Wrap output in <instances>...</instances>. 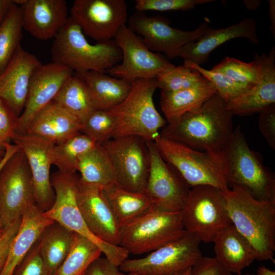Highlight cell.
<instances>
[{
    "instance_id": "60d3db41",
    "label": "cell",
    "mask_w": 275,
    "mask_h": 275,
    "mask_svg": "<svg viewBox=\"0 0 275 275\" xmlns=\"http://www.w3.org/2000/svg\"><path fill=\"white\" fill-rule=\"evenodd\" d=\"M38 241L17 266L13 275H50L41 256Z\"/></svg>"
},
{
    "instance_id": "e575fe53",
    "label": "cell",
    "mask_w": 275,
    "mask_h": 275,
    "mask_svg": "<svg viewBox=\"0 0 275 275\" xmlns=\"http://www.w3.org/2000/svg\"><path fill=\"white\" fill-rule=\"evenodd\" d=\"M22 28L21 10L15 3L0 26V74L20 45Z\"/></svg>"
},
{
    "instance_id": "f35d334b",
    "label": "cell",
    "mask_w": 275,
    "mask_h": 275,
    "mask_svg": "<svg viewBox=\"0 0 275 275\" xmlns=\"http://www.w3.org/2000/svg\"><path fill=\"white\" fill-rule=\"evenodd\" d=\"M183 64L196 69L204 77L208 80L216 89L217 93L226 102L237 97L251 88L235 82L222 73L204 69L189 60H184Z\"/></svg>"
},
{
    "instance_id": "db71d44e",
    "label": "cell",
    "mask_w": 275,
    "mask_h": 275,
    "mask_svg": "<svg viewBox=\"0 0 275 275\" xmlns=\"http://www.w3.org/2000/svg\"><path fill=\"white\" fill-rule=\"evenodd\" d=\"M242 275V274H241ZM243 275H255L254 274H252V273H246V274H243Z\"/></svg>"
},
{
    "instance_id": "30bf717a",
    "label": "cell",
    "mask_w": 275,
    "mask_h": 275,
    "mask_svg": "<svg viewBox=\"0 0 275 275\" xmlns=\"http://www.w3.org/2000/svg\"><path fill=\"white\" fill-rule=\"evenodd\" d=\"M100 145L111 162L117 183L130 191L144 193L150 167L147 141L129 135L111 139Z\"/></svg>"
},
{
    "instance_id": "8992f818",
    "label": "cell",
    "mask_w": 275,
    "mask_h": 275,
    "mask_svg": "<svg viewBox=\"0 0 275 275\" xmlns=\"http://www.w3.org/2000/svg\"><path fill=\"white\" fill-rule=\"evenodd\" d=\"M153 142L163 160L178 172L190 187L207 185L223 192L230 189L222 153L196 150L160 135Z\"/></svg>"
},
{
    "instance_id": "9c48e42d",
    "label": "cell",
    "mask_w": 275,
    "mask_h": 275,
    "mask_svg": "<svg viewBox=\"0 0 275 275\" xmlns=\"http://www.w3.org/2000/svg\"><path fill=\"white\" fill-rule=\"evenodd\" d=\"M186 231L201 241L209 243L232 224L221 190L207 185L190 188L180 211Z\"/></svg>"
},
{
    "instance_id": "8fae6325",
    "label": "cell",
    "mask_w": 275,
    "mask_h": 275,
    "mask_svg": "<svg viewBox=\"0 0 275 275\" xmlns=\"http://www.w3.org/2000/svg\"><path fill=\"white\" fill-rule=\"evenodd\" d=\"M201 241L186 232L181 238L149 253L145 257L124 261L120 271L139 275H174L193 266L202 257Z\"/></svg>"
},
{
    "instance_id": "836d02e7",
    "label": "cell",
    "mask_w": 275,
    "mask_h": 275,
    "mask_svg": "<svg viewBox=\"0 0 275 275\" xmlns=\"http://www.w3.org/2000/svg\"><path fill=\"white\" fill-rule=\"evenodd\" d=\"M102 253L94 242L76 234L68 255L53 275H81Z\"/></svg>"
},
{
    "instance_id": "277c9868",
    "label": "cell",
    "mask_w": 275,
    "mask_h": 275,
    "mask_svg": "<svg viewBox=\"0 0 275 275\" xmlns=\"http://www.w3.org/2000/svg\"><path fill=\"white\" fill-rule=\"evenodd\" d=\"M222 154L229 188L240 186L258 200L275 202L274 175L250 148L239 125L234 129Z\"/></svg>"
},
{
    "instance_id": "f1b7e54d",
    "label": "cell",
    "mask_w": 275,
    "mask_h": 275,
    "mask_svg": "<svg viewBox=\"0 0 275 275\" xmlns=\"http://www.w3.org/2000/svg\"><path fill=\"white\" fill-rule=\"evenodd\" d=\"M102 189L120 228L154 206L145 193L130 191L117 183L111 184Z\"/></svg>"
},
{
    "instance_id": "f546056e",
    "label": "cell",
    "mask_w": 275,
    "mask_h": 275,
    "mask_svg": "<svg viewBox=\"0 0 275 275\" xmlns=\"http://www.w3.org/2000/svg\"><path fill=\"white\" fill-rule=\"evenodd\" d=\"M76 233L53 222L39 239L40 253L50 275H53L68 255Z\"/></svg>"
},
{
    "instance_id": "f907efd6",
    "label": "cell",
    "mask_w": 275,
    "mask_h": 275,
    "mask_svg": "<svg viewBox=\"0 0 275 275\" xmlns=\"http://www.w3.org/2000/svg\"><path fill=\"white\" fill-rule=\"evenodd\" d=\"M256 275H275V272L262 266L258 268Z\"/></svg>"
},
{
    "instance_id": "3957f363",
    "label": "cell",
    "mask_w": 275,
    "mask_h": 275,
    "mask_svg": "<svg viewBox=\"0 0 275 275\" xmlns=\"http://www.w3.org/2000/svg\"><path fill=\"white\" fill-rule=\"evenodd\" d=\"M51 54L52 62L78 74L89 71L106 73L119 64L122 57L114 40L90 44L70 17L54 37Z\"/></svg>"
},
{
    "instance_id": "cb8c5ba5",
    "label": "cell",
    "mask_w": 275,
    "mask_h": 275,
    "mask_svg": "<svg viewBox=\"0 0 275 275\" xmlns=\"http://www.w3.org/2000/svg\"><path fill=\"white\" fill-rule=\"evenodd\" d=\"M53 222L46 217L36 204L31 206L22 216L19 228L11 244L0 275H13L17 266L39 240L44 229Z\"/></svg>"
},
{
    "instance_id": "f5cc1de1",
    "label": "cell",
    "mask_w": 275,
    "mask_h": 275,
    "mask_svg": "<svg viewBox=\"0 0 275 275\" xmlns=\"http://www.w3.org/2000/svg\"><path fill=\"white\" fill-rule=\"evenodd\" d=\"M6 230V228L4 227L1 219H0V237L4 234Z\"/></svg>"
},
{
    "instance_id": "1f68e13d",
    "label": "cell",
    "mask_w": 275,
    "mask_h": 275,
    "mask_svg": "<svg viewBox=\"0 0 275 275\" xmlns=\"http://www.w3.org/2000/svg\"><path fill=\"white\" fill-rule=\"evenodd\" d=\"M79 181L102 188L117 183L111 162L101 145L97 144L79 158Z\"/></svg>"
},
{
    "instance_id": "484cf974",
    "label": "cell",
    "mask_w": 275,
    "mask_h": 275,
    "mask_svg": "<svg viewBox=\"0 0 275 275\" xmlns=\"http://www.w3.org/2000/svg\"><path fill=\"white\" fill-rule=\"evenodd\" d=\"M212 242L215 258L232 273L241 275L242 270L256 260L252 245L232 224L222 230Z\"/></svg>"
},
{
    "instance_id": "d6986e66",
    "label": "cell",
    "mask_w": 275,
    "mask_h": 275,
    "mask_svg": "<svg viewBox=\"0 0 275 275\" xmlns=\"http://www.w3.org/2000/svg\"><path fill=\"white\" fill-rule=\"evenodd\" d=\"M76 201L84 222L93 235L102 242L119 245L120 228L103 189L83 184L79 179Z\"/></svg>"
},
{
    "instance_id": "7dc6e473",
    "label": "cell",
    "mask_w": 275,
    "mask_h": 275,
    "mask_svg": "<svg viewBox=\"0 0 275 275\" xmlns=\"http://www.w3.org/2000/svg\"><path fill=\"white\" fill-rule=\"evenodd\" d=\"M15 4L14 1L0 0V26L7 17L11 8Z\"/></svg>"
},
{
    "instance_id": "bcb514c9",
    "label": "cell",
    "mask_w": 275,
    "mask_h": 275,
    "mask_svg": "<svg viewBox=\"0 0 275 275\" xmlns=\"http://www.w3.org/2000/svg\"><path fill=\"white\" fill-rule=\"evenodd\" d=\"M3 145L5 149V152L4 156L0 160V171L7 161L19 149V147L14 144H11L7 142L4 143Z\"/></svg>"
},
{
    "instance_id": "7bdbcfd3",
    "label": "cell",
    "mask_w": 275,
    "mask_h": 275,
    "mask_svg": "<svg viewBox=\"0 0 275 275\" xmlns=\"http://www.w3.org/2000/svg\"><path fill=\"white\" fill-rule=\"evenodd\" d=\"M259 130L268 145L275 149V104L260 113L258 119Z\"/></svg>"
},
{
    "instance_id": "5bb4252c",
    "label": "cell",
    "mask_w": 275,
    "mask_h": 275,
    "mask_svg": "<svg viewBox=\"0 0 275 275\" xmlns=\"http://www.w3.org/2000/svg\"><path fill=\"white\" fill-rule=\"evenodd\" d=\"M70 13L83 34L98 42L114 39L128 19L124 0H75Z\"/></svg>"
},
{
    "instance_id": "ba28073f",
    "label": "cell",
    "mask_w": 275,
    "mask_h": 275,
    "mask_svg": "<svg viewBox=\"0 0 275 275\" xmlns=\"http://www.w3.org/2000/svg\"><path fill=\"white\" fill-rule=\"evenodd\" d=\"M55 198L51 207L43 214L67 229L80 235L97 244L111 262L119 267L129 254L122 247L102 242L97 239L87 227L78 208L76 193L79 176L76 173L65 174L60 171L50 176Z\"/></svg>"
},
{
    "instance_id": "74e56055",
    "label": "cell",
    "mask_w": 275,
    "mask_h": 275,
    "mask_svg": "<svg viewBox=\"0 0 275 275\" xmlns=\"http://www.w3.org/2000/svg\"><path fill=\"white\" fill-rule=\"evenodd\" d=\"M115 121L108 111L94 109L82 124L80 132L101 144L113 138Z\"/></svg>"
},
{
    "instance_id": "4dcf8cb0",
    "label": "cell",
    "mask_w": 275,
    "mask_h": 275,
    "mask_svg": "<svg viewBox=\"0 0 275 275\" xmlns=\"http://www.w3.org/2000/svg\"><path fill=\"white\" fill-rule=\"evenodd\" d=\"M53 101L81 124L95 109L86 82L76 73L65 82Z\"/></svg>"
},
{
    "instance_id": "7402d4cb",
    "label": "cell",
    "mask_w": 275,
    "mask_h": 275,
    "mask_svg": "<svg viewBox=\"0 0 275 275\" xmlns=\"http://www.w3.org/2000/svg\"><path fill=\"white\" fill-rule=\"evenodd\" d=\"M21 12L23 28L38 40L54 38L69 17L65 0H14Z\"/></svg>"
},
{
    "instance_id": "d590c367",
    "label": "cell",
    "mask_w": 275,
    "mask_h": 275,
    "mask_svg": "<svg viewBox=\"0 0 275 275\" xmlns=\"http://www.w3.org/2000/svg\"><path fill=\"white\" fill-rule=\"evenodd\" d=\"M156 79L161 92L170 93L195 87L207 79L196 69L183 64L160 72Z\"/></svg>"
},
{
    "instance_id": "7c38bea8",
    "label": "cell",
    "mask_w": 275,
    "mask_h": 275,
    "mask_svg": "<svg viewBox=\"0 0 275 275\" xmlns=\"http://www.w3.org/2000/svg\"><path fill=\"white\" fill-rule=\"evenodd\" d=\"M34 204L31 170L24 153L19 148L0 171V219L5 228L21 218Z\"/></svg>"
},
{
    "instance_id": "ac0fdd59",
    "label": "cell",
    "mask_w": 275,
    "mask_h": 275,
    "mask_svg": "<svg viewBox=\"0 0 275 275\" xmlns=\"http://www.w3.org/2000/svg\"><path fill=\"white\" fill-rule=\"evenodd\" d=\"M74 73L70 68L52 62L42 64L36 70L31 79L24 108L18 118L16 133L26 132L36 115L53 100Z\"/></svg>"
},
{
    "instance_id": "ffe728a7",
    "label": "cell",
    "mask_w": 275,
    "mask_h": 275,
    "mask_svg": "<svg viewBox=\"0 0 275 275\" xmlns=\"http://www.w3.org/2000/svg\"><path fill=\"white\" fill-rule=\"evenodd\" d=\"M41 64L20 45L0 74V98L18 117L25 105L32 75Z\"/></svg>"
},
{
    "instance_id": "f6af8a7d",
    "label": "cell",
    "mask_w": 275,
    "mask_h": 275,
    "mask_svg": "<svg viewBox=\"0 0 275 275\" xmlns=\"http://www.w3.org/2000/svg\"><path fill=\"white\" fill-rule=\"evenodd\" d=\"M119 267L106 258L99 257L93 262L86 271V275H119Z\"/></svg>"
},
{
    "instance_id": "681fc988",
    "label": "cell",
    "mask_w": 275,
    "mask_h": 275,
    "mask_svg": "<svg viewBox=\"0 0 275 275\" xmlns=\"http://www.w3.org/2000/svg\"><path fill=\"white\" fill-rule=\"evenodd\" d=\"M243 3L248 9L255 10L261 4L260 1H244Z\"/></svg>"
},
{
    "instance_id": "2e32d148",
    "label": "cell",
    "mask_w": 275,
    "mask_h": 275,
    "mask_svg": "<svg viewBox=\"0 0 275 275\" xmlns=\"http://www.w3.org/2000/svg\"><path fill=\"white\" fill-rule=\"evenodd\" d=\"M128 24L149 49L163 52L169 59L174 58L182 46L197 40L209 28L208 22L204 21L193 31H183L171 26L163 17L148 16L139 11L130 17Z\"/></svg>"
},
{
    "instance_id": "816d5d0a",
    "label": "cell",
    "mask_w": 275,
    "mask_h": 275,
    "mask_svg": "<svg viewBox=\"0 0 275 275\" xmlns=\"http://www.w3.org/2000/svg\"><path fill=\"white\" fill-rule=\"evenodd\" d=\"M190 268H187L185 270H184L182 271H180V272H179L176 274H175L174 275H189L190 274ZM119 275H139V274H134V273H123V272H122L121 271H119Z\"/></svg>"
},
{
    "instance_id": "c3c4849f",
    "label": "cell",
    "mask_w": 275,
    "mask_h": 275,
    "mask_svg": "<svg viewBox=\"0 0 275 275\" xmlns=\"http://www.w3.org/2000/svg\"><path fill=\"white\" fill-rule=\"evenodd\" d=\"M269 9L268 16L270 21V30L274 39L275 36V1L274 0L268 1Z\"/></svg>"
},
{
    "instance_id": "7a4b0ae2",
    "label": "cell",
    "mask_w": 275,
    "mask_h": 275,
    "mask_svg": "<svg viewBox=\"0 0 275 275\" xmlns=\"http://www.w3.org/2000/svg\"><path fill=\"white\" fill-rule=\"evenodd\" d=\"M223 192L232 224L252 245L258 261H274L275 202L254 198L244 188Z\"/></svg>"
},
{
    "instance_id": "5b68a950",
    "label": "cell",
    "mask_w": 275,
    "mask_h": 275,
    "mask_svg": "<svg viewBox=\"0 0 275 275\" xmlns=\"http://www.w3.org/2000/svg\"><path fill=\"white\" fill-rule=\"evenodd\" d=\"M157 88L156 78L138 79L132 82L125 99L108 111L115 121L112 139L135 135L154 141L160 135L159 130L167 121L154 103L153 95Z\"/></svg>"
},
{
    "instance_id": "b9f144b4",
    "label": "cell",
    "mask_w": 275,
    "mask_h": 275,
    "mask_svg": "<svg viewBox=\"0 0 275 275\" xmlns=\"http://www.w3.org/2000/svg\"><path fill=\"white\" fill-rule=\"evenodd\" d=\"M18 117L0 98V145L12 140L16 133Z\"/></svg>"
},
{
    "instance_id": "d4e9b609",
    "label": "cell",
    "mask_w": 275,
    "mask_h": 275,
    "mask_svg": "<svg viewBox=\"0 0 275 275\" xmlns=\"http://www.w3.org/2000/svg\"><path fill=\"white\" fill-rule=\"evenodd\" d=\"M81 126L76 118L52 100L36 115L26 132L57 144L80 132Z\"/></svg>"
},
{
    "instance_id": "11a10c76",
    "label": "cell",
    "mask_w": 275,
    "mask_h": 275,
    "mask_svg": "<svg viewBox=\"0 0 275 275\" xmlns=\"http://www.w3.org/2000/svg\"><path fill=\"white\" fill-rule=\"evenodd\" d=\"M81 275H86V271L84 273H83Z\"/></svg>"
},
{
    "instance_id": "d6a6232c",
    "label": "cell",
    "mask_w": 275,
    "mask_h": 275,
    "mask_svg": "<svg viewBox=\"0 0 275 275\" xmlns=\"http://www.w3.org/2000/svg\"><path fill=\"white\" fill-rule=\"evenodd\" d=\"M96 144L94 140L79 132L60 143L52 145L50 152L51 163L61 173H75L79 157Z\"/></svg>"
},
{
    "instance_id": "4316f807",
    "label": "cell",
    "mask_w": 275,
    "mask_h": 275,
    "mask_svg": "<svg viewBox=\"0 0 275 275\" xmlns=\"http://www.w3.org/2000/svg\"><path fill=\"white\" fill-rule=\"evenodd\" d=\"M80 74L88 88L95 109L109 111L129 94L132 82L105 73L89 71Z\"/></svg>"
},
{
    "instance_id": "44dd1931",
    "label": "cell",
    "mask_w": 275,
    "mask_h": 275,
    "mask_svg": "<svg viewBox=\"0 0 275 275\" xmlns=\"http://www.w3.org/2000/svg\"><path fill=\"white\" fill-rule=\"evenodd\" d=\"M259 67L257 83L245 92L227 102L233 115H250L275 104V49L272 47L268 54L254 53Z\"/></svg>"
},
{
    "instance_id": "ab89813d",
    "label": "cell",
    "mask_w": 275,
    "mask_h": 275,
    "mask_svg": "<svg viewBox=\"0 0 275 275\" xmlns=\"http://www.w3.org/2000/svg\"><path fill=\"white\" fill-rule=\"evenodd\" d=\"M212 0H136V11H188L196 6L213 2Z\"/></svg>"
},
{
    "instance_id": "6da1fadb",
    "label": "cell",
    "mask_w": 275,
    "mask_h": 275,
    "mask_svg": "<svg viewBox=\"0 0 275 275\" xmlns=\"http://www.w3.org/2000/svg\"><path fill=\"white\" fill-rule=\"evenodd\" d=\"M233 116L216 93L200 106L168 123L159 134L196 150L222 153L234 130Z\"/></svg>"
},
{
    "instance_id": "52a82bcc",
    "label": "cell",
    "mask_w": 275,
    "mask_h": 275,
    "mask_svg": "<svg viewBox=\"0 0 275 275\" xmlns=\"http://www.w3.org/2000/svg\"><path fill=\"white\" fill-rule=\"evenodd\" d=\"M186 232L180 211H166L154 206L120 227L119 245L129 254L141 255L178 239Z\"/></svg>"
},
{
    "instance_id": "9a60e30c",
    "label": "cell",
    "mask_w": 275,
    "mask_h": 275,
    "mask_svg": "<svg viewBox=\"0 0 275 275\" xmlns=\"http://www.w3.org/2000/svg\"><path fill=\"white\" fill-rule=\"evenodd\" d=\"M150 167L144 193L155 207L166 211L180 212L190 187L178 172L161 157L153 141H147Z\"/></svg>"
},
{
    "instance_id": "603a6c76",
    "label": "cell",
    "mask_w": 275,
    "mask_h": 275,
    "mask_svg": "<svg viewBox=\"0 0 275 275\" xmlns=\"http://www.w3.org/2000/svg\"><path fill=\"white\" fill-rule=\"evenodd\" d=\"M242 37L253 44L259 43L256 22L253 18H245L235 24L219 29L209 27L197 40L182 46L174 58L181 57L200 66L208 61L210 53L214 49L229 40Z\"/></svg>"
},
{
    "instance_id": "4fadbf2b",
    "label": "cell",
    "mask_w": 275,
    "mask_h": 275,
    "mask_svg": "<svg viewBox=\"0 0 275 275\" xmlns=\"http://www.w3.org/2000/svg\"><path fill=\"white\" fill-rule=\"evenodd\" d=\"M114 40L122 52L121 63L109 69L108 75L132 82L138 79L156 78L161 72L175 66L149 49L142 38L126 25Z\"/></svg>"
},
{
    "instance_id": "ee69618b",
    "label": "cell",
    "mask_w": 275,
    "mask_h": 275,
    "mask_svg": "<svg viewBox=\"0 0 275 275\" xmlns=\"http://www.w3.org/2000/svg\"><path fill=\"white\" fill-rule=\"evenodd\" d=\"M189 275H233L215 257H202L190 268Z\"/></svg>"
},
{
    "instance_id": "83f0119b",
    "label": "cell",
    "mask_w": 275,
    "mask_h": 275,
    "mask_svg": "<svg viewBox=\"0 0 275 275\" xmlns=\"http://www.w3.org/2000/svg\"><path fill=\"white\" fill-rule=\"evenodd\" d=\"M217 93L207 79L195 87L173 92H161L160 105L168 123L198 107Z\"/></svg>"
},
{
    "instance_id": "e0dca14e",
    "label": "cell",
    "mask_w": 275,
    "mask_h": 275,
    "mask_svg": "<svg viewBox=\"0 0 275 275\" xmlns=\"http://www.w3.org/2000/svg\"><path fill=\"white\" fill-rule=\"evenodd\" d=\"M12 140L26 157L32 174L36 205L42 212H45L51 207L55 198L49 172L52 165L50 152L53 144L26 132L15 133Z\"/></svg>"
},
{
    "instance_id": "8d00e7d4",
    "label": "cell",
    "mask_w": 275,
    "mask_h": 275,
    "mask_svg": "<svg viewBox=\"0 0 275 275\" xmlns=\"http://www.w3.org/2000/svg\"><path fill=\"white\" fill-rule=\"evenodd\" d=\"M254 58L252 62L246 63L226 57L211 70L225 75L235 82L251 87L257 82L259 74L258 63Z\"/></svg>"
}]
</instances>
